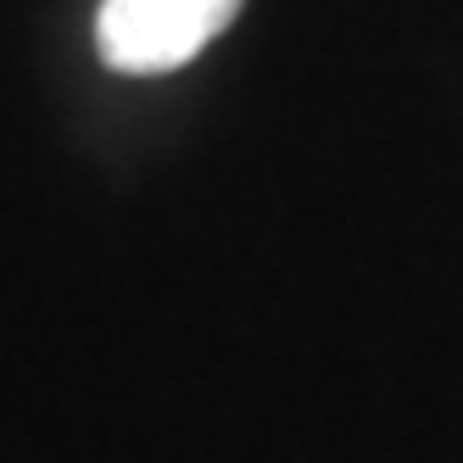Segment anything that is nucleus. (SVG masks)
Returning a JSON list of instances; mask_svg holds the SVG:
<instances>
[{
  "mask_svg": "<svg viewBox=\"0 0 463 463\" xmlns=\"http://www.w3.org/2000/svg\"><path fill=\"white\" fill-rule=\"evenodd\" d=\"M246 0H101L95 12V45L118 73H174L218 40Z\"/></svg>",
  "mask_w": 463,
  "mask_h": 463,
  "instance_id": "1",
  "label": "nucleus"
}]
</instances>
